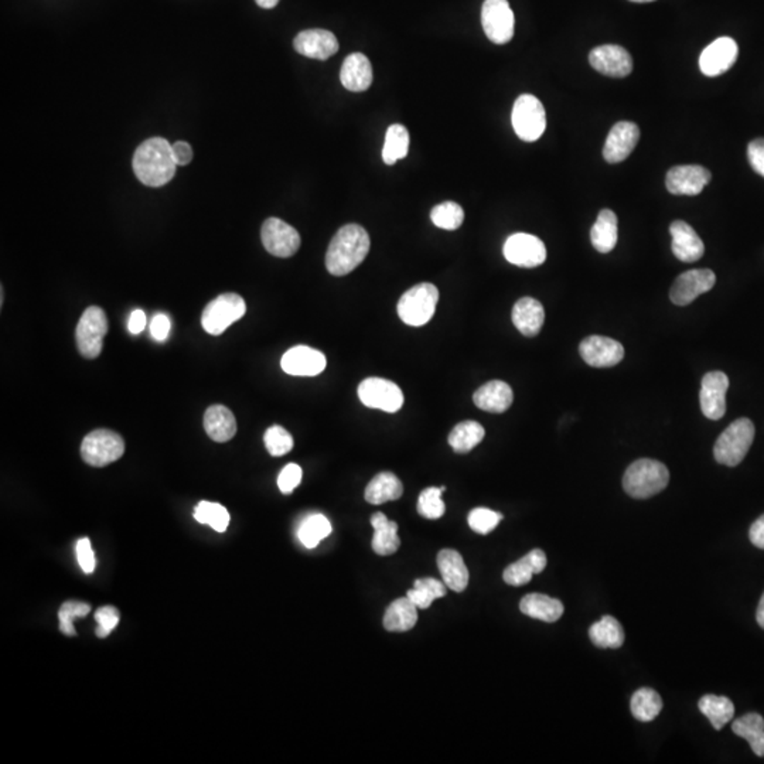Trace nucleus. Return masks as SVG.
<instances>
[{
    "mask_svg": "<svg viewBox=\"0 0 764 764\" xmlns=\"http://www.w3.org/2000/svg\"><path fill=\"white\" fill-rule=\"evenodd\" d=\"M133 172L145 186L162 187L176 174L172 143L166 139L150 138L139 145L133 155Z\"/></svg>",
    "mask_w": 764,
    "mask_h": 764,
    "instance_id": "f257e3e1",
    "label": "nucleus"
},
{
    "mask_svg": "<svg viewBox=\"0 0 764 764\" xmlns=\"http://www.w3.org/2000/svg\"><path fill=\"white\" fill-rule=\"evenodd\" d=\"M371 247L369 233L359 224H347L335 233L326 254V267L335 276H344L366 259Z\"/></svg>",
    "mask_w": 764,
    "mask_h": 764,
    "instance_id": "f03ea898",
    "label": "nucleus"
},
{
    "mask_svg": "<svg viewBox=\"0 0 764 764\" xmlns=\"http://www.w3.org/2000/svg\"><path fill=\"white\" fill-rule=\"evenodd\" d=\"M670 471L658 460L640 459L632 462L623 477V488L630 497H653L668 486Z\"/></svg>",
    "mask_w": 764,
    "mask_h": 764,
    "instance_id": "7ed1b4c3",
    "label": "nucleus"
},
{
    "mask_svg": "<svg viewBox=\"0 0 764 764\" xmlns=\"http://www.w3.org/2000/svg\"><path fill=\"white\" fill-rule=\"evenodd\" d=\"M754 433L753 422L748 418L732 422L715 444L714 456L717 463L729 467L741 464L753 444Z\"/></svg>",
    "mask_w": 764,
    "mask_h": 764,
    "instance_id": "20e7f679",
    "label": "nucleus"
},
{
    "mask_svg": "<svg viewBox=\"0 0 764 764\" xmlns=\"http://www.w3.org/2000/svg\"><path fill=\"white\" fill-rule=\"evenodd\" d=\"M439 291L433 284H420L406 291L398 301V316L408 326L420 327L435 315Z\"/></svg>",
    "mask_w": 764,
    "mask_h": 764,
    "instance_id": "39448f33",
    "label": "nucleus"
},
{
    "mask_svg": "<svg viewBox=\"0 0 764 764\" xmlns=\"http://www.w3.org/2000/svg\"><path fill=\"white\" fill-rule=\"evenodd\" d=\"M247 305L237 293H224L211 301L204 309L201 326L208 335H223L233 323L244 318Z\"/></svg>",
    "mask_w": 764,
    "mask_h": 764,
    "instance_id": "423d86ee",
    "label": "nucleus"
},
{
    "mask_svg": "<svg viewBox=\"0 0 764 764\" xmlns=\"http://www.w3.org/2000/svg\"><path fill=\"white\" fill-rule=\"evenodd\" d=\"M513 128L524 142H535L544 135L547 115L542 102L531 94L518 97L513 108Z\"/></svg>",
    "mask_w": 764,
    "mask_h": 764,
    "instance_id": "0eeeda50",
    "label": "nucleus"
},
{
    "mask_svg": "<svg viewBox=\"0 0 764 764\" xmlns=\"http://www.w3.org/2000/svg\"><path fill=\"white\" fill-rule=\"evenodd\" d=\"M125 454L123 437L108 429L89 433L81 444V457L92 467H106L121 459Z\"/></svg>",
    "mask_w": 764,
    "mask_h": 764,
    "instance_id": "6e6552de",
    "label": "nucleus"
},
{
    "mask_svg": "<svg viewBox=\"0 0 764 764\" xmlns=\"http://www.w3.org/2000/svg\"><path fill=\"white\" fill-rule=\"evenodd\" d=\"M106 333L108 318L106 311L97 306L87 309L78 321L75 330L78 352H81L84 359L94 360L101 354Z\"/></svg>",
    "mask_w": 764,
    "mask_h": 764,
    "instance_id": "1a4fd4ad",
    "label": "nucleus"
},
{
    "mask_svg": "<svg viewBox=\"0 0 764 764\" xmlns=\"http://www.w3.org/2000/svg\"><path fill=\"white\" fill-rule=\"evenodd\" d=\"M359 398L367 408L388 413L398 412L403 405V389L395 382L377 377L364 379L360 384Z\"/></svg>",
    "mask_w": 764,
    "mask_h": 764,
    "instance_id": "9d476101",
    "label": "nucleus"
},
{
    "mask_svg": "<svg viewBox=\"0 0 764 764\" xmlns=\"http://www.w3.org/2000/svg\"><path fill=\"white\" fill-rule=\"evenodd\" d=\"M484 33L494 45H505L514 36V12L507 0H486L481 7Z\"/></svg>",
    "mask_w": 764,
    "mask_h": 764,
    "instance_id": "9b49d317",
    "label": "nucleus"
},
{
    "mask_svg": "<svg viewBox=\"0 0 764 764\" xmlns=\"http://www.w3.org/2000/svg\"><path fill=\"white\" fill-rule=\"evenodd\" d=\"M265 250L277 258H291L301 248V235L292 225L279 220L267 218L260 230Z\"/></svg>",
    "mask_w": 764,
    "mask_h": 764,
    "instance_id": "f8f14e48",
    "label": "nucleus"
},
{
    "mask_svg": "<svg viewBox=\"0 0 764 764\" xmlns=\"http://www.w3.org/2000/svg\"><path fill=\"white\" fill-rule=\"evenodd\" d=\"M503 252L510 264L521 267H537L547 259L544 242L531 233H513L505 241Z\"/></svg>",
    "mask_w": 764,
    "mask_h": 764,
    "instance_id": "ddd939ff",
    "label": "nucleus"
},
{
    "mask_svg": "<svg viewBox=\"0 0 764 764\" xmlns=\"http://www.w3.org/2000/svg\"><path fill=\"white\" fill-rule=\"evenodd\" d=\"M579 352L588 366L610 369L622 361L624 347L619 342L605 335H589L585 340H581Z\"/></svg>",
    "mask_w": 764,
    "mask_h": 764,
    "instance_id": "4468645a",
    "label": "nucleus"
},
{
    "mask_svg": "<svg viewBox=\"0 0 764 764\" xmlns=\"http://www.w3.org/2000/svg\"><path fill=\"white\" fill-rule=\"evenodd\" d=\"M717 284V275L710 269H692L676 277L671 286L670 299L674 305L687 306L698 296L707 293Z\"/></svg>",
    "mask_w": 764,
    "mask_h": 764,
    "instance_id": "2eb2a0df",
    "label": "nucleus"
},
{
    "mask_svg": "<svg viewBox=\"0 0 764 764\" xmlns=\"http://www.w3.org/2000/svg\"><path fill=\"white\" fill-rule=\"evenodd\" d=\"M729 378L722 371L705 374L700 386V410L708 420H719L726 413V393Z\"/></svg>",
    "mask_w": 764,
    "mask_h": 764,
    "instance_id": "dca6fc26",
    "label": "nucleus"
},
{
    "mask_svg": "<svg viewBox=\"0 0 764 764\" xmlns=\"http://www.w3.org/2000/svg\"><path fill=\"white\" fill-rule=\"evenodd\" d=\"M712 179V173L698 165L675 166L666 173V186L675 196H698Z\"/></svg>",
    "mask_w": 764,
    "mask_h": 764,
    "instance_id": "f3484780",
    "label": "nucleus"
},
{
    "mask_svg": "<svg viewBox=\"0 0 764 764\" xmlns=\"http://www.w3.org/2000/svg\"><path fill=\"white\" fill-rule=\"evenodd\" d=\"M739 55L736 41L731 38H719L712 41L700 57V68L707 77H717L731 70Z\"/></svg>",
    "mask_w": 764,
    "mask_h": 764,
    "instance_id": "a211bd4d",
    "label": "nucleus"
},
{
    "mask_svg": "<svg viewBox=\"0 0 764 764\" xmlns=\"http://www.w3.org/2000/svg\"><path fill=\"white\" fill-rule=\"evenodd\" d=\"M589 63L606 77L624 78L632 72V58L624 47L615 45L593 48Z\"/></svg>",
    "mask_w": 764,
    "mask_h": 764,
    "instance_id": "6ab92c4d",
    "label": "nucleus"
},
{
    "mask_svg": "<svg viewBox=\"0 0 764 764\" xmlns=\"http://www.w3.org/2000/svg\"><path fill=\"white\" fill-rule=\"evenodd\" d=\"M327 360L323 352L308 345H296L284 352L281 367L289 376L315 377L325 371Z\"/></svg>",
    "mask_w": 764,
    "mask_h": 764,
    "instance_id": "aec40b11",
    "label": "nucleus"
},
{
    "mask_svg": "<svg viewBox=\"0 0 764 764\" xmlns=\"http://www.w3.org/2000/svg\"><path fill=\"white\" fill-rule=\"evenodd\" d=\"M640 140V129L636 123H615L610 129L609 135L606 139L603 148V157L610 165L623 162L629 157L630 153L634 150Z\"/></svg>",
    "mask_w": 764,
    "mask_h": 764,
    "instance_id": "412c9836",
    "label": "nucleus"
},
{
    "mask_svg": "<svg viewBox=\"0 0 764 764\" xmlns=\"http://www.w3.org/2000/svg\"><path fill=\"white\" fill-rule=\"evenodd\" d=\"M294 50L299 55L313 60H327L338 51V41L332 31L325 29H309L301 31L293 40Z\"/></svg>",
    "mask_w": 764,
    "mask_h": 764,
    "instance_id": "4be33fe9",
    "label": "nucleus"
},
{
    "mask_svg": "<svg viewBox=\"0 0 764 764\" xmlns=\"http://www.w3.org/2000/svg\"><path fill=\"white\" fill-rule=\"evenodd\" d=\"M671 237H673V252L675 258L683 262H697L703 257L705 247L697 231L685 221L676 220L671 224Z\"/></svg>",
    "mask_w": 764,
    "mask_h": 764,
    "instance_id": "5701e85b",
    "label": "nucleus"
},
{
    "mask_svg": "<svg viewBox=\"0 0 764 764\" xmlns=\"http://www.w3.org/2000/svg\"><path fill=\"white\" fill-rule=\"evenodd\" d=\"M473 401L477 408H480L486 412L503 413L510 408L511 403L514 401V394H513V389L507 382L494 379V381L488 382L477 389L473 395Z\"/></svg>",
    "mask_w": 764,
    "mask_h": 764,
    "instance_id": "b1692460",
    "label": "nucleus"
},
{
    "mask_svg": "<svg viewBox=\"0 0 764 764\" xmlns=\"http://www.w3.org/2000/svg\"><path fill=\"white\" fill-rule=\"evenodd\" d=\"M513 323L521 335L535 337L541 332L545 321V310L541 301L534 298H522L513 308Z\"/></svg>",
    "mask_w": 764,
    "mask_h": 764,
    "instance_id": "393cba45",
    "label": "nucleus"
},
{
    "mask_svg": "<svg viewBox=\"0 0 764 764\" xmlns=\"http://www.w3.org/2000/svg\"><path fill=\"white\" fill-rule=\"evenodd\" d=\"M340 80L343 87L352 92H362L372 84V67L361 53H352L343 63Z\"/></svg>",
    "mask_w": 764,
    "mask_h": 764,
    "instance_id": "a878e982",
    "label": "nucleus"
},
{
    "mask_svg": "<svg viewBox=\"0 0 764 764\" xmlns=\"http://www.w3.org/2000/svg\"><path fill=\"white\" fill-rule=\"evenodd\" d=\"M437 568L444 578L447 589L454 592H463L469 585V569L464 564L463 556L454 549H444L437 554Z\"/></svg>",
    "mask_w": 764,
    "mask_h": 764,
    "instance_id": "bb28decb",
    "label": "nucleus"
},
{
    "mask_svg": "<svg viewBox=\"0 0 764 764\" xmlns=\"http://www.w3.org/2000/svg\"><path fill=\"white\" fill-rule=\"evenodd\" d=\"M547 566V555L542 549H532L524 558L511 564L505 568L503 579L510 586H524L531 581L532 576L544 572Z\"/></svg>",
    "mask_w": 764,
    "mask_h": 764,
    "instance_id": "cd10ccee",
    "label": "nucleus"
},
{
    "mask_svg": "<svg viewBox=\"0 0 764 764\" xmlns=\"http://www.w3.org/2000/svg\"><path fill=\"white\" fill-rule=\"evenodd\" d=\"M204 429L214 442L224 444L237 433V420L227 406L213 405L204 413Z\"/></svg>",
    "mask_w": 764,
    "mask_h": 764,
    "instance_id": "c85d7f7f",
    "label": "nucleus"
},
{
    "mask_svg": "<svg viewBox=\"0 0 764 764\" xmlns=\"http://www.w3.org/2000/svg\"><path fill=\"white\" fill-rule=\"evenodd\" d=\"M521 613L528 617L541 620L545 623H555L564 615V605L558 598H549L541 593H531L522 598L520 602Z\"/></svg>",
    "mask_w": 764,
    "mask_h": 764,
    "instance_id": "c756f323",
    "label": "nucleus"
},
{
    "mask_svg": "<svg viewBox=\"0 0 764 764\" xmlns=\"http://www.w3.org/2000/svg\"><path fill=\"white\" fill-rule=\"evenodd\" d=\"M371 525L374 528L372 537V549L377 555L386 556L398 551L401 547V539L398 537V524L389 521L386 514L376 513L371 517Z\"/></svg>",
    "mask_w": 764,
    "mask_h": 764,
    "instance_id": "7c9ffc66",
    "label": "nucleus"
},
{
    "mask_svg": "<svg viewBox=\"0 0 764 764\" xmlns=\"http://www.w3.org/2000/svg\"><path fill=\"white\" fill-rule=\"evenodd\" d=\"M418 622V607L408 596L394 600L384 615V627L388 632H410Z\"/></svg>",
    "mask_w": 764,
    "mask_h": 764,
    "instance_id": "2f4dec72",
    "label": "nucleus"
},
{
    "mask_svg": "<svg viewBox=\"0 0 764 764\" xmlns=\"http://www.w3.org/2000/svg\"><path fill=\"white\" fill-rule=\"evenodd\" d=\"M617 238H619L617 216L612 210L605 208L598 213V220L590 230L593 247L600 254H609L610 250H615Z\"/></svg>",
    "mask_w": 764,
    "mask_h": 764,
    "instance_id": "473e14b6",
    "label": "nucleus"
},
{
    "mask_svg": "<svg viewBox=\"0 0 764 764\" xmlns=\"http://www.w3.org/2000/svg\"><path fill=\"white\" fill-rule=\"evenodd\" d=\"M403 493V486L398 477L394 473L377 474L366 488V500L369 505H379L388 501H395L401 498Z\"/></svg>",
    "mask_w": 764,
    "mask_h": 764,
    "instance_id": "72a5a7b5",
    "label": "nucleus"
},
{
    "mask_svg": "<svg viewBox=\"0 0 764 764\" xmlns=\"http://www.w3.org/2000/svg\"><path fill=\"white\" fill-rule=\"evenodd\" d=\"M589 639L598 649H619L624 642V632L613 615H603L589 629Z\"/></svg>",
    "mask_w": 764,
    "mask_h": 764,
    "instance_id": "f704fd0d",
    "label": "nucleus"
},
{
    "mask_svg": "<svg viewBox=\"0 0 764 764\" xmlns=\"http://www.w3.org/2000/svg\"><path fill=\"white\" fill-rule=\"evenodd\" d=\"M732 731L749 742L756 756L764 758V719L761 715L753 712V714L737 717L732 724Z\"/></svg>",
    "mask_w": 764,
    "mask_h": 764,
    "instance_id": "c9c22d12",
    "label": "nucleus"
},
{
    "mask_svg": "<svg viewBox=\"0 0 764 764\" xmlns=\"http://www.w3.org/2000/svg\"><path fill=\"white\" fill-rule=\"evenodd\" d=\"M698 708L709 720L715 731L724 729L734 717V705L729 698L705 695L698 702Z\"/></svg>",
    "mask_w": 764,
    "mask_h": 764,
    "instance_id": "e433bc0d",
    "label": "nucleus"
},
{
    "mask_svg": "<svg viewBox=\"0 0 764 764\" xmlns=\"http://www.w3.org/2000/svg\"><path fill=\"white\" fill-rule=\"evenodd\" d=\"M486 437V430L476 420H464L450 432L449 442L456 454H467L473 450Z\"/></svg>",
    "mask_w": 764,
    "mask_h": 764,
    "instance_id": "4c0bfd02",
    "label": "nucleus"
},
{
    "mask_svg": "<svg viewBox=\"0 0 764 764\" xmlns=\"http://www.w3.org/2000/svg\"><path fill=\"white\" fill-rule=\"evenodd\" d=\"M630 709L632 717L640 722H651L663 709V700L659 693L651 688H640L632 697Z\"/></svg>",
    "mask_w": 764,
    "mask_h": 764,
    "instance_id": "58836bf2",
    "label": "nucleus"
},
{
    "mask_svg": "<svg viewBox=\"0 0 764 764\" xmlns=\"http://www.w3.org/2000/svg\"><path fill=\"white\" fill-rule=\"evenodd\" d=\"M410 150V133L403 125H391L386 131V143L382 149V159L388 166H393L398 160L405 159Z\"/></svg>",
    "mask_w": 764,
    "mask_h": 764,
    "instance_id": "ea45409f",
    "label": "nucleus"
},
{
    "mask_svg": "<svg viewBox=\"0 0 764 764\" xmlns=\"http://www.w3.org/2000/svg\"><path fill=\"white\" fill-rule=\"evenodd\" d=\"M447 593V586L433 578H423L415 581L413 589L406 596L415 603L418 609H428L437 598H444Z\"/></svg>",
    "mask_w": 764,
    "mask_h": 764,
    "instance_id": "a19ab883",
    "label": "nucleus"
},
{
    "mask_svg": "<svg viewBox=\"0 0 764 764\" xmlns=\"http://www.w3.org/2000/svg\"><path fill=\"white\" fill-rule=\"evenodd\" d=\"M330 534H332V524L325 515L321 514L309 515L298 530L299 539L309 549L316 548L318 542Z\"/></svg>",
    "mask_w": 764,
    "mask_h": 764,
    "instance_id": "79ce46f5",
    "label": "nucleus"
},
{
    "mask_svg": "<svg viewBox=\"0 0 764 764\" xmlns=\"http://www.w3.org/2000/svg\"><path fill=\"white\" fill-rule=\"evenodd\" d=\"M194 518L199 524L210 525L216 532H224L230 525V513L227 508L210 501H201L194 510Z\"/></svg>",
    "mask_w": 764,
    "mask_h": 764,
    "instance_id": "37998d69",
    "label": "nucleus"
},
{
    "mask_svg": "<svg viewBox=\"0 0 764 764\" xmlns=\"http://www.w3.org/2000/svg\"><path fill=\"white\" fill-rule=\"evenodd\" d=\"M430 220L442 230L454 231L462 227L464 220V211L454 201H445L439 206L433 207L430 211Z\"/></svg>",
    "mask_w": 764,
    "mask_h": 764,
    "instance_id": "c03bdc74",
    "label": "nucleus"
},
{
    "mask_svg": "<svg viewBox=\"0 0 764 764\" xmlns=\"http://www.w3.org/2000/svg\"><path fill=\"white\" fill-rule=\"evenodd\" d=\"M446 488H429L420 493L418 500V513L428 520H437L444 517L446 513V505L442 500V494Z\"/></svg>",
    "mask_w": 764,
    "mask_h": 764,
    "instance_id": "a18cd8bd",
    "label": "nucleus"
},
{
    "mask_svg": "<svg viewBox=\"0 0 764 764\" xmlns=\"http://www.w3.org/2000/svg\"><path fill=\"white\" fill-rule=\"evenodd\" d=\"M264 442L267 452L274 457L284 456L293 449V437L279 425H274L265 432Z\"/></svg>",
    "mask_w": 764,
    "mask_h": 764,
    "instance_id": "49530a36",
    "label": "nucleus"
},
{
    "mask_svg": "<svg viewBox=\"0 0 764 764\" xmlns=\"http://www.w3.org/2000/svg\"><path fill=\"white\" fill-rule=\"evenodd\" d=\"M91 612V606L89 603L75 602V600H68L63 603L58 612V619H60V630L65 636H75L74 620L78 617H84Z\"/></svg>",
    "mask_w": 764,
    "mask_h": 764,
    "instance_id": "de8ad7c7",
    "label": "nucleus"
},
{
    "mask_svg": "<svg viewBox=\"0 0 764 764\" xmlns=\"http://www.w3.org/2000/svg\"><path fill=\"white\" fill-rule=\"evenodd\" d=\"M501 520H503V514L486 507L474 508L467 518L469 527L477 534L481 535L490 534L493 530L497 528Z\"/></svg>",
    "mask_w": 764,
    "mask_h": 764,
    "instance_id": "09e8293b",
    "label": "nucleus"
},
{
    "mask_svg": "<svg viewBox=\"0 0 764 764\" xmlns=\"http://www.w3.org/2000/svg\"><path fill=\"white\" fill-rule=\"evenodd\" d=\"M119 612L115 609V607H112V606H104L101 609L97 610L95 612V620L98 623V629H97V636L99 639H104V637H108L111 634L112 630L115 629L118 626L119 623Z\"/></svg>",
    "mask_w": 764,
    "mask_h": 764,
    "instance_id": "8fccbe9b",
    "label": "nucleus"
},
{
    "mask_svg": "<svg viewBox=\"0 0 764 764\" xmlns=\"http://www.w3.org/2000/svg\"><path fill=\"white\" fill-rule=\"evenodd\" d=\"M301 477H303V471H301V467L299 464H288V466L284 467V471L277 477V488L284 494L293 493L294 488L301 484Z\"/></svg>",
    "mask_w": 764,
    "mask_h": 764,
    "instance_id": "3c124183",
    "label": "nucleus"
},
{
    "mask_svg": "<svg viewBox=\"0 0 764 764\" xmlns=\"http://www.w3.org/2000/svg\"><path fill=\"white\" fill-rule=\"evenodd\" d=\"M77 559L85 573H92L95 569V555L92 551L91 541L89 538H82L77 542Z\"/></svg>",
    "mask_w": 764,
    "mask_h": 764,
    "instance_id": "603ef678",
    "label": "nucleus"
},
{
    "mask_svg": "<svg viewBox=\"0 0 764 764\" xmlns=\"http://www.w3.org/2000/svg\"><path fill=\"white\" fill-rule=\"evenodd\" d=\"M748 157L754 172L764 177V138L754 139L749 143Z\"/></svg>",
    "mask_w": 764,
    "mask_h": 764,
    "instance_id": "864d4df0",
    "label": "nucleus"
},
{
    "mask_svg": "<svg viewBox=\"0 0 764 764\" xmlns=\"http://www.w3.org/2000/svg\"><path fill=\"white\" fill-rule=\"evenodd\" d=\"M173 157L176 160L177 166H187L193 160V149L184 140L172 143Z\"/></svg>",
    "mask_w": 764,
    "mask_h": 764,
    "instance_id": "5fc2aeb1",
    "label": "nucleus"
},
{
    "mask_svg": "<svg viewBox=\"0 0 764 764\" xmlns=\"http://www.w3.org/2000/svg\"><path fill=\"white\" fill-rule=\"evenodd\" d=\"M150 332H152L153 337H155L157 342L166 340L170 332L169 318L165 315H156L155 318H153L152 326H150Z\"/></svg>",
    "mask_w": 764,
    "mask_h": 764,
    "instance_id": "6e6d98bb",
    "label": "nucleus"
},
{
    "mask_svg": "<svg viewBox=\"0 0 764 764\" xmlns=\"http://www.w3.org/2000/svg\"><path fill=\"white\" fill-rule=\"evenodd\" d=\"M749 538L754 547L764 549V514L751 524Z\"/></svg>",
    "mask_w": 764,
    "mask_h": 764,
    "instance_id": "4d7b16f0",
    "label": "nucleus"
},
{
    "mask_svg": "<svg viewBox=\"0 0 764 764\" xmlns=\"http://www.w3.org/2000/svg\"><path fill=\"white\" fill-rule=\"evenodd\" d=\"M146 326V315L143 310H135L131 318H129L128 328L132 335H139L143 332Z\"/></svg>",
    "mask_w": 764,
    "mask_h": 764,
    "instance_id": "13d9d810",
    "label": "nucleus"
},
{
    "mask_svg": "<svg viewBox=\"0 0 764 764\" xmlns=\"http://www.w3.org/2000/svg\"><path fill=\"white\" fill-rule=\"evenodd\" d=\"M756 620H758L759 626L761 629H764V593L761 596L760 603H759L758 613H756Z\"/></svg>",
    "mask_w": 764,
    "mask_h": 764,
    "instance_id": "bf43d9fd",
    "label": "nucleus"
},
{
    "mask_svg": "<svg viewBox=\"0 0 764 764\" xmlns=\"http://www.w3.org/2000/svg\"><path fill=\"white\" fill-rule=\"evenodd\" d=\"M255 2L262 9H274L279 4V0H255Z\"/></svg>",
    "mask_w": 764,
    "mask_h": 764,
    "instance_id": "052dcab7",
    "label": "nucleus"
},
{
    "mask_svg": "<svg viewBox=\"0 0 764 764\" xmlns=\"http://www.w3.org/2000/svg\"><path fill=\"white\" fill-rule=\"evenodd\" d=\"M632 2H636V4H649V2H654V0H632Z\"/></svg>",
    "mask_w": 764,
    "mask_h": 764,
    "instance_id": "680f3d73",
    "label": "nucleus"
}]
</instances>
